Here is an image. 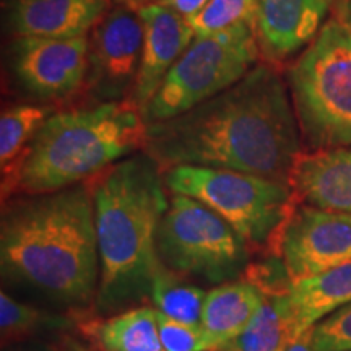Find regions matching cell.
<instances>
[{
  "mask_svg": "<svg viewBox=\"0 0 351 351\" xmlns=\"http://www.w3.org/2000/svg\"><path fill=\"white\" fill-rule=\"evenodd\" d=\"M333 16L340 20L351 33V0H339L333 8Z\"/></svg>",
  "mask_w": 351,
  "mask_h": 351,
  "instance_id": "obj_27",
  "label": "cell"
},
{
  "mask_svg": "<svg viewBox=\"0 0 351 351\" xmlns=\"http://www.w3.org/2000/svg\"><path fill=\"white\" fill-rule=\"evenodd\" d=\"M78 326L101 351H165L153 306H135Z\"/></svg>",
  "mask_w": 351,
  "mask_h": 351,
  "instance_id": "obj_18",
  "label": "cell"
},
{
  "mask_svg": "<svg viewBox=\"0 0 351 351\" xmlns=\"http://www.w3.org/2000/svg\"><path fill=\"white\" fill-rule=\"evenodd\" d=\"M289 187L300 204L351 213V147L304 150L291 171Z\"/></svg>",
  "mask_w": 351,
  "mask_h": 351,
  "instance_id": "obj_15",
  "label": "cell"
},
{
  "mask_svg": "<svg viewBox=\"0 0 351 351\" xmlns=\"http://www.w3.org/2000/svg\"><path fill=\"white\" fill-rule=\"evenodd\" d=\"M256 0H210L197 15L187 19L195 36H210L234 26H254Z\"/></svg>",
  "mask_w": 351,
  "mask_h": 351,
  "instance_id": "obj_23",
  "label": "cell"
},
{
  "mask_svg": "<svg viewBox=\"0 0 351 351\" xmlns=\"http://www.w3.org/2000/svg\"><path fill=\"white\" fill-rule=\"evenodd\" d=\"M147 122L140 109L125 101L54 112L26 150L3 202L88 182L117 161L142 152Z\"/></svg>",
  "mask_w": 351,
  "mask_h": 351,
  "instance_id": "obj_4",
  "label": "cell"
},
{
  "mask_svg": "<svg viewBox=\"0 0 351 351\" xmlns=\"http://www.w3.org/2000/svg\"><path fill=\"white\" fill-rule=\"evenodd\" d=\"M54 114L46 104H16L0 116V169L2 192L10 186L26 150L39 129Z\"/></svg>",
  "mask_w": 351,
  "mask_h": 351,
  "instance_id": "obj_19",
  "label": "cell"
},
{
  "mask_svg": "<svg viewBox=\"0 0 351 351\" xmlns=\"http://www.w3.org/2000/svg\"><path fill=\"white\" fill-rule=\"evenodd\" d=\"M143 152L163 171L181 165L232 169L289 186L304 147L287 78L263 62L199 106L147 124Z\"/></svg>",
  "mask_w": 351,
  "mask_h": 351,
  "instance_id": "obj_1",
  "label": "cell"
},
{
  "mask_svg": "<svg viewBox=\"0 0 351 351\" xmlns=\"http://www.w3.org/2000/svg\"><path fill=\"white\" fill-rule=\"evenodd\" d=\"M261 49L254 26L195 36L142 109L147 124L168 121L238 83L256 67Z\"/></svg>",
  "mask_w": 351,
  "mask_h": 351,
  "instance_id": "obj_8",
  "label": "cell"
},
{
  "mask_svg": "<svg viewBox=\"0 0 351 351\" xmlns=\"http://www.w3.org/2000/svg\"><path fill=\"white\" fill-rule=\"evenodd\" d=\"M285 78L304 150L351 147L350 29L328 19Z\"/></svg>",
  "mask_w": 351,
  "mask_h": 351,
  "instance_id": "obj_5",
  "label": "cell"
},
{
  "mask_svg": "<svg viewBox=\"0 0 351 351\" xmlns=\"http://www.w3.org/2000/svg\"><path fill=\"white\" fill-rule=\"evenodd\" d=\"M109 7L111 0H12L8 28L16 38L88 36Z\"/></svg>",
  "mask_w": 351,
  "mask_h": 351,
  "instance_id": "obj_14",
  "label": "cell"
},
{
  "mask_svg": "<svg viewBox=\"0 0 351 351\" xmlns=\"http://www.w3.org/2000/svg\"><path fill=\"white\" fill-rule=\"evenodd\" d=\"M285 351H313V346H311V339H309V332H306L304 335L296 337L289 341Z\"/></svg>",
  "mask_w": 351,
  "mask_h": 351,
  "instance_id": "obj_29",
  "label": "cell"
},
{
  "mask_svg": "<svg viewBox=\"0 0 351 351\" xmlns=\"http://www.w3.org/2000/svg\"><path fill=\"white\" fill-rule=\"evenodd\" d=\"M265 296L267 289L249 276L217 285L207 291L202 326L226 348H234Z\"/></svg>",
  "mask_w": 351,
  "mask_h": 351,
  "instance_id": "obj_17",
  "label": "cell"
},
{
  "mask_svg": "<svg viewBox=\"0 0 351 351\" xmlns=\"http://www.w3.org/2000/svg\"><path fill=\"white\" fill-rule=\"evenodd\" d=\"M10 56L16 80L38 99L67 98L85 85L88 36L16 38Z\"/></svg>",
  "mask_w": 351,
  "mask_h": 351,
  "instance_id": "obj_11",
  "label": "cell"
},
{
  "mask_svg": "<svg viewBox=\"0 0 351 351\" xmlns=\"http://www.w3.org/2000/svg\"><path fill=\"white\" fill-rule=\"evenodd\" d=\"M339 0H256L254 32L267 64L278 65L309 46Z\"/></svg>",
  "mask_w": 351,
  "mask_h": 351,
  "instance_id": "obj_12",
  "label": "cell"
},
{
  "mask_svg": "<svg viewBox=\"0 0 351 351\" xmlns=\"http://www.w3.org/2000/svg\"><path fill=\"white\" fill-rule=\"evenodd\" d=\"M285 298L296 339L351 302V261L319 275L289 282L285 288Z\"/></svg>",
  "mask_w": 351,
  "mask_h": 351,
  "instance_id": "obj_16",
  "label": "cell"
},
{
  "mask_svg": "<svg viewBox=\"0 0 351 351\" xmlns=\"http://www.w3.org/2000/svg\"><path fill=\"white\" fill-rule=\"evenodd\" d=\"M116 7H124L129 8L132 12H140L145 7L155 5V3H160L161 0H111Z\"/></svg>",
  "mask_w": 351,
  "mask_h": 351,
  "instance_id": "obj_28",
  "label": "cell"
},
{
  "mask_svg": "<svg viewBox=\"0 0 351 351\" xmlns=\"http://www.w3.org/2000/svg\"><path fill=\"white\" fill-rule=\"evenodd\" d=\"M158 330L165 351H213L225 350L226 346L204 326L186 324L171 319L158 311Z\"/></svg>",
  "mask_w": 351,
  "mask_h": 351,
  "instance_id": "obj_24",
  "label": "cell"
},
{
  "mask_svg": "<svg viewBox=\"0 0 351 351\" xmlns=\"http://www.w3.org/2000/svg\"><path fill=\"white\" fill-rule=\"evenodd\" d=\"M313 351H351V302L309 330Z\"/></svg>",
  "mask_w": 351,
  "mask_h": 351,
  "instance_id": "obj_25",
  "label": "cell"
},
{
  "mask_svg": "<svg viewBox=\"0 0 351 351\" xmlns=\"http://www.w3.org/2000/svg\"><path fill=\"white\" fill-rule=\"evenodd\" d=\"M99 254V287L93 309L121 313L150 300L163 269L156 254V231L169 207L163 168L138 152L90 179Z\"/></svg>",
  "mask_w": 351,
  "mask_h": 351,
  "instance_id": "obj_3",
  "label": "cell"
},
{
  "mask_svg": "<svg viewBox=\"0 0 351 351\" xmlns=\"http://www.w3.org/2000/svg\"><path fill=\"white\" fill-rule=\"evenodd\" d=\"M0 267L3 280L56 304L93 307L99 254L90 182L3 202Z\"/></svg>",
  "mask_w": 351,
  "mask_h": 351,
  "instance_id": "obj_2",
  "label": "cell"
},
{
  "mask_svg": "<svg viewBox=\"0 0 351 351\" xmlns=\"http://www.w3.org/2000/svg\"><path fill=\"white\" fill-rule=\"evenodd\" d=\"M205 298L207 291L204 288L166 269L158 271L150 288L153 307L171 319L195 326H202Z\"/></svg>",
  "mask_w": 351,
  "mask_h": 351,
  "instance_id": "obj_21",
  "label": "cell"
},
{
  "mask_svg": "<svg viewBox=\"0 0 351 351\" xmlns=\"http://www.w3.org/2000/svg\"><path fill=\"white\" fill-rule=\"evenodd\" d=\"M295 200V199H293ZM289 282L307 278L351 261V213L330 212L293 202L275 241Z\"/></svg>",
  "mask_w": 351,
  "mask_h": 351,
  "instance_id": "obj_9",
  "label": "cell"
},
{
  "mask_svg": "<svg viewBox=\"0 0 351 351\" xmlns=\"http://www.w3.org/2000/svg\"><path fill=\"white\" fill-rule=\"evenodd\" d=\"M57 351H86L85 348L80 343H77V341H67V343L60 346Z\"/></svg>",
  "mask_w": 351,
  "mask_h": 351,
  "instance_id": "obj_30",
  "label": "cell"
},
{
  "mask_svg": "<svg viewBox=\"0 0 351 351\" xmlns=\"http://www.w3.org/2000/svg\"><path fill=\"white\" fill-rule=\"evenodd\" d=\"M143 49V23L137 12L116 7L88 36L86 91L98 103L130 99Z\"/></svg>",
  "mask_w": 351,
  "mask_h": 351,
  "instance_id": "obj_10",
  "label": "cell"
},
{
  "mask_svg": "<svg viewBox=\"0 0 351 351\" xmlns=\"http://www.w3.org/2000/svg\"><path fill=\"white\" fill-rule=\"evenodd\" d=\"M137 13L143 23V49L130 101L142 112L195 34L186 16L160 3Z\"/></svg>",
  "mask_w": 351,
  "mask_h": 351,
  "instance_id": "obj_13",
  "label": "cell"
},
{
  "mask_svg": "<svg viewBox=\"0 0 351 351\" xmlns=\"http://www.w3.org/2000/svg\"><path fill=\"white\" fill-rule=\"evenodd\" d=\"M213 351H239L238 348H225V350H213Z\"/></svg>",
  "mask_w": 351,
  "mask_h": 351,
  "instance_id": "obj_31",
  "label": "cell"
},
{
  "mask_svg": "<svg viewBox=\"0 0 351 351\" xmlns=\"http://www.w3.org/2000/svg\"><path fill=\"white\" fill-rule=\"evenodd\" d=\"M208 2L210 0H161L160 5L168 7L171 10L178 12L179 15L191 19V16L197 15Z\"/></svg>",
  "mask_w": 351,
  "mask_h": 351,
  "instance_id": "obj_26",
  "label": "cell"
},
{
  "mask_svg": "<svg viewBox=\"0 0 351 351\" xmlns=\"http://www.w3.org/2000/svg\"><path fill=\"white\" fill-rule=\"evenodd\" d=\"M156 254L163 269L210 285L239 280L254 254L230 223L187 195L171 194L156 231Z\"/></svg>",
  "mask_w": 351,
  "mask_h": 351,
  "instance_id": "obj_7",
  "label": "cell"
},
{
  "mask_svg": "<svg viewBox=\"0 0 351 351\" xmlns=\"http://www.w3.org/2000/svg\"><path fill=\"white\" fill-rule=\"evenodd\" d=\"M72 326L65 315H54L38 307L16 301L5 289L0 291V335L2 345H10L43 332L64 330Z\"/></svg>",
  "mask_w": 351,
  "mask_h": 351,
  "instance_id": "obj_22",
  "label": "cell"
},
{
  "mask_svg": "<svg viewBox=\"0 0 351 351\" xmlns=\"http://www.w3.org/2000/svg\"><path fill=\"white\" fill-rule=\"evenodd\" d=\"M262 287L267 289V296L236 340L234 348L239 351H285L289 341L295 339L285 298L287 287L278 289L265 285Z\"/></svg>",
  "mask_w": 351,
  "mask_h": 351,
  "instance_id": "obj_20",
  "label": "cell"
},
{
  "mask_svg": "<svg viewBox=\"0 0 351 351\" xmlns=\"http://www.w3.org/2000/svg\"><path fill=\"white\" fill-rule=\"evenodd\" d=\"M169 194L202 202L234 228L252 254H271L293 207V192L256 174L181 165L163 171Z\"/></svg>",
  "mask_w": 351,
  "mask_h": 351,
  "instance_id": "obj_6",
  "label": "cell"
}]
</instances>
